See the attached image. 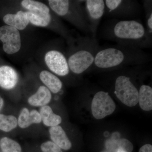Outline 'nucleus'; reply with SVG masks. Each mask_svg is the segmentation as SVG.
I'll list each match as a JSON object with an SVG mask.
<instances>
[{
    "label": "nucleus",
    "mask_w": 152,
    "mask_h": 152,
    "mask_svg": "<svg viewBox=\"0 0 152 152\" xmlns=\"http://www.w3.org/2000/svg\"><path fill=\"white\" fill-rule=\"evenodd\" d=\"M85 14L92 37L96 39L98 27L105 13V5L104 0L84 1Z\"/></svg>",
    "instance_id": "nucleus-7"
},
{
    "label": "nucleus",
    "mask_w": 152,
    "mask_h": 152,
    "mask_svg": "<svg viewBox=\"0 0 152 152\" xmlns=\"http://www.w3.org/2000/svg\"><path fill=\"white\" fill-rule=\"evenodd\" d=\"M18 80V75L13 68L6 65L0 66V87L7 90L12 89Z\"/></svg>",
    "instance_id": "nucleus-11"
},
{
    "label": "nucleus",
    "mask_w": 152,
    "mask_h": 152,
    "mask_svg": "<svg viewBox=\"0 0 152 152\" xmlns=\"http://www.w3.org/2000/svg\"><path fill=\"white\" fill-rule=\"evenodd\" d=\"M5 23L17 29L19 31L24 30L28 26L29 21L26 12L20 10L16 14H7L3 18Z\"/></svg>",
    "instance_id": "nucleus-12"
},
{
    "label": "nucleus",
    "mask_w": 152,
    "mask_h": 152,
    "mask_svg": "<svg viewBox=\"0 0 152 152\" xmlns=\"http://www.w3.org/2000/svg\"><path fill=\"white\" fill-rule=\"evenodd\" d=\"M42 121L47 126H58L61 123L62 118L60 116L54 113L50 106L46 105L41 107L40 110Z\"/></svg>",
    "instance_id": "nucleus-17"
},
{
    "label": "nucleus",
    "mask_w": 152,
    "mask_h": 152,
    "mask_svg": "<svg viewBox=\"0 0 152 152\" xmlns=\"http://www.w3.org/2000/svg\"><path fill=\"white\" fill-rule=\"evenodd\" d=\"M151 60L150 55L142 49L117 44L100 47L91 69L115 70L127 66L144 65Z\"/></svg>",
    "instance_id": "nucleus-2"
},
{
    "label": "nucleus",
    "mask_w": 152,
    "mask_h": 152,
    "mask_svg": "<svg viewBox=\"0 0 152 152\" xmlns=\"http://www.w3.org/2000/svg\"><path fill=\"white\" fill-rule=\"evenodd\" d=\"M49 133L52 142L61 149L68 151L72 148V143L61 126L58 125L52 127L49 129Z\"/></svg>",
    "instance_id": "nucleus-13"
},
{
    "label": "nucleus",
    "mask_w": 152,
    "mask_h": 152,
    "mask_svg": "<svg viewBox=\"0 0 152 152\" xmlns=\"http://www.w3.org/2000/svg\"><path fill=\"white\" fill-rule=\"evenodd\" d=\"M29 23L36 26L46 27L52 22L50 13L26 11Z\"/></svg>",
    "instance_id": "nucleus-19"
},
{
    "label": "nucleus",
    "mask_w": 152,
    "mask_h": 152,
    "mask_svg": "<svg viewBox=\"0 0 152 152\" xmlns=\"http://www.w3.org/2000/svg\"><path fill=\"white\" fill-rule=\"evenodd\" d=\"M138 103L142 110L146 111L152 110V88L148 85H142L139 90Z\"/></svg>",
    "instance_id": "nucleus-18"
},
{
    "label": "nucleus",
    "mask_w": 152,
    "mask_h": 152,
    "mask_svg": "<svg viewBox=\"0 0 152 152\" xmlns=\"http://www.w3.org/2000/svg\"><path fill=\"white\" fill-rule=\"evenodd\" d=\"M101 35L118 45L142 49L151 47L152 35L137 20H112L104 24Z\"/></svg>",
    "instance_id": "nucleus-1"
},
{
    "label": "nucleus",
    "mask_w": 152,
    "mask_h": 152,
    "mask_svg": "<svg viewBox=\"0 0 152 152\" xmlns=\"http://www.w3.org/2000/svg\"><path fill=\"white\" fill-rule=\"evenodd\" d=\"M67 38L69 48L67 59L71 72L80 75L91 69L100 48L96 39L87 36Z\"/></svg>",
    "instance_id": "nucleus-3"
},
{
    "label": "nucleus",
    "mask_w": 152,
    "mask_h": 152,
    "mask_svg": "<svg viewBox=\"0 0 152 152\" xmlns=\"http://www.w3.org/2000/svg\"><path fill=\"white\" fill-rule=\"evenodd\" d=\"M0 40L4 51L9 55L18 52L21 48V39L19 30L5 25L0 27Z\"/></svg>",
    "instance_id": "nucleus-10"
},
{
    "label": "nucleus",
    "mask_w": 152,
    "mask_h": 152,
    "mask_svg": "<svg viewBox=\"0 0 152 152\" xmlns=\"http://www.w3.org/2000/svg\"><path fill=\"white\" fill-rule=\"evenodd\" d=\"M51 93L45 86H40L35 94L28 99V102L35 107H43L47 105L51 100Z\"/></svg>",
    "instance_id": "nucleus-16"
},
{
    "label": "nucleus",
    "mask_w": 152,
    "mask_h": 152,
    "mask_svg": "<svg viewBox=\"0 0 152 152\" xmlns=\"http://www.w3.org/2000/svg\"><path fill=\"white\" fill-rule=\"evenodd\" d=\"M84 1L49 0V8L56 15L66 19L79 29L86 33H91L87 22L84 8Z\"/></svg>",
    "instance_id": "nucleus-4"
},
{
    "label": "nucleus",
    "mask_w": 152,
    "mask_h": 152,
    "mask_svg": "<svg viewBox=\"0 0 152 152\" xmlns=\"http://www.w3.org/2000/svg\"><path fill=\"white\" fill-rule=\"evenodd\" d=\"M45 63L52 72L60 77H66L70 73L65 55L59 50H49L44 58Z\"/></svg>",
    "instance_id": "nucleus-9"
},
{
    "label": "nucleus",
    "mask_w": 152,
    "mask_h": 152,
    "mask_svg": "<svg viewBox=\"0 0 152 152\" xmlns=\"http://www.w3.org/2000/svg\"><path fill=\"white\" fill-rule=\"evenodd\" d=\"M18 125L21 129L28 127L32 124H39L42 121L40 114L36 110L30 112L26 108H24L19 115Z\"/></svg>",
    "instance_id": "nucleus-15"
},
{
    "label": "nucleus",
    "mask_w": 152,
    "mask_h": 152,
    "mask_svg": "<svg viewBox=\"0 0 152 152\" xmlns=\"http://www.w3.org/2000/svg\"><path fill=\"white\" fill-rule=\"evenodd\" d=\"M139 152H152V145L151 144H147L140 148Z\"/></svg>",
    "instance_id": "nucleus-26"
},
{
    "label": "nucleus",
    "mask_w": 152,
    "mask_h": 152,
    "mask_svg": "<svg viewBox=\"0 0 152 152\" xmlns=\"http://www.w3.org/2000/svg\"><path fill=\"white\" fill-rule=\"evenodd\" d=\"M18 125V119L12 115H6L0 114V130L3 132H10L16 128Z\"/></svg>",
    "instance_id": "nucleus-21"
},
{
    "label": "nucleus",
    "mask_w": 152,
    "mask_h": 152,
    "mask_svg": "<svg viewBox=\"0 0 152 152\" xmlns=\"http://www.w3.org/2000/svg\"><path fill=\"white\" fill-rule=\"evenodd\" d=\"M100 152H109L108 151H107V150L104 149L103 150H102V151H101Z\"/></svg>",
    "instance_id": "nucleus-29"
},
{
    "label": "nucleus",
    "mask_w": 152,
    "mask_h": 152,
    "mask_svg": "<svg viewBox=\"0 0 152 152\" xmlns=\"http://www.w3.org/2000/svg\"><path fill=\"white\" fill-rule=\"evenodd\" d=\"M115 152H127L126 151H125V150L121 148H118V149H117L116 150V151H115Z\"/></svg>",
    "instance_id": "nucleus-28"
},
{
    "label": "nucleus",
    "mask_w": 152,
    "mask_h": 152,
    "mask_svg": "<svg viewBox=\"0 0 152 152\" xmlns=\"http://www.w3.org/2000/svg\"><path fill=\"white\" fill-rule=\"evenodd\" d=\"M0 148L3 152H22L20 144L7 137H4L0 140Z\"/></svg>",
    "instance_id": "nucleus-22"
},
{
    "label": "nucleus",
    "mask_w": 152,
    "mask_h": 152,
    "mask_svg": "<svg viewBox=\"0 0 152 152\" xmlns=\"http://www.w3.org/2000/svg\"><path fill=\"white\" fill-rule=\"evenodd\" d=\"M4 101L2 98L0 96V111L2 108L3 105H4Z\"/></svg>",
    "instance_id": "nucleus-27"
},
{
    "label": "nucleus",
    "mask_w": 152,
    "mask_h": 152,
    "mask_svg": "<svg viewBox=\"0 0 152 152\" xmlns=\"http://www.w3.org/2000/svg\"><path fill=\"white\" fill-rule=\"evenodd\" d=\"M41 81L49 91L53 93L59 92L63 88V83L54 74L47 70L42 71L39 74Z\"/></svg>",
    "instance_id": "nucleus-14"
},
{
    "label": "nucleus",
    "mask_w": 152,
    "mask_h": 152,
    "mask_svg": "<svg viewBox=\"0 0 152 152\" xmlns=\"http://www.w3.org/2000/svg\"><path fill=\"white\" fill-rule=\"evenodd\" d=\"M43 152H63L61 149L52 141L45 142L41 145Z\"/></svg>",
    "instance_id": "nucleus-24"
},
{
    "label": "nucleus",
    "mask_w": 152,
    "mask_h": 152,
    "mask_svg": "<svg viewBox=\"0 0 152 152\" xmlns=\"http://www.w3.org/2000/svg\"><path fill=\"white\" fill-rule=\"evenodd\" d=\"M115 108V104L108 93L99 91L95 94L91 104L92 113L95 118H104L111 115Z\"/></svg>",
    "instance_id": "nucleus-8"
},
{
    "label": "nucleus",
    "mask_w": 152,
    "mask_h": 152,
    "mask_svg": "<svg viewBox=\"0 0 152 152\" xmlns=\"http://www.w3.org/2000/svg\"><path fill=\"white\" fill-rule=\"evenodd\" d=\"M21 5L27 11L40 12L44 13H50V8L44 3L34 0H23Z\"/></svg>",
    "instance_id": "nucleus-20"
},
{
    "label": "nucleus",
    "mask_w": 152,
    "mask_h": 152,
    "mask_svg": "<svg viewBox=\"0 0 152 152\" xmlns=\"http://www.w3.org/2000/svg\"><path fill=\"white\" fill-rule=\"evenodd\" d=\"M123 70L115 79L114 93L122 103L128 107H134L138 103L139 90L132 77L128 75V68Z\"/></svg>",
    "instance_id": "nucleus-5"
},
{
    "label": "nucleus",
    "mask_w": 152,
    "mask_h": 152,
    "mask_svg": "<svg viewBox=\"0 0 152 152\" xmlns=\"http://www.w3.org/2000/svg\"><path fill=\"white\" fill-rule=\"evenodd\" d=\"M105 13L111 16L130 17L140 12V6L135 0H105Z\"/></svg>",
    "instance_id": "nucleus-6"
},
{
    "label": "nucleus",
    "mask_w": 152,
    "mask_h": 152,
    "mask_svg": "<svg viewBox=\"0 0 152 152\" xmlns=\"http://www.w3.org/2000/svg\"><path fill=\"white\" fill-rule=\"evenodd\" d=\"M143 5L145 13L147 29L152 35V1L145 0Z\"/></svg>",
    "instance_id": "nucleus-23"
},
{
    "label": "nucleus",
    "mask_w": 152,
    "mask_h": 152,
    "mask_svg": "<svg viewBox=\"0 0 152 152\" xmlns=\"http://www.w3.org/2000/svg\"><path fill=\"white\" fill-rule=\"evenodd\" d=\"M117 144L119 148L123 149L127 152H132L134 150L132 143L129 140L122 138L117 140Z\"/></svg>",
    "instance_id": "nucleus-25"
}]
</instances>
